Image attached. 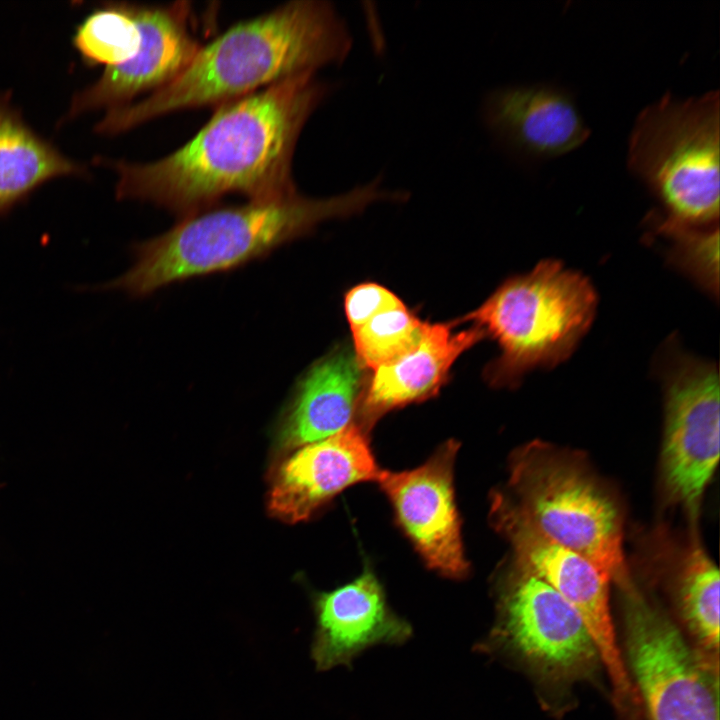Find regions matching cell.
Here are the masks:
<instances>
[{
  "instance_id": "obj_14",
  "label": "cell",
  "mask_w": 720,
  "mask_h": 720,
  "mask_svg": "<svg viewBox=\"0 0 720 720\" xmlns=\"http://www.w3.org/2000/svg\"><path fill=\"white\" fill-rule=\"evenodd\" d=\"M316 628L311 658L316 670L350 666L375 645H401L413 635L409 622L388 606L377 578L365 571L358 578L313 599Z\"/></svg>"
},
{
  "instance_id": "obj_13",
  "label": "cell",
  "mask_w": 720,
  "mask_h": 720,
  "mask_svg": "<svg viewBox=\"0 0 720 720\" xmlns=\"http://www.w3.org/2000/svg\"><path fill=\"white\" fill-rule=\"evenodd\" d=\"M368 433L353 422L298 449L279 467L269 494L272 515L288 523L308 519L347 487L380 474Z\"/></svg>"
},
{
  "instance_id": "obj_9",
  "label": "cell",
  "mask_w": 720,
  "mask_h": 720,
  "mask_svg": "<svg viewBox=\"0 0 720 720\" xmlns=\"http://www.w3.org/2000/svg\"><path fill=\"white\" fill-rule=\"evenodd\" d=\"M492 520L510 541L517 566L552 587L580 615L616 696L637 699L615 637L609 578L583 556L546 538L493 498Z\"/></svg>"
},
{
  "instance_id": "obj_16",
  "label": "cell",
  "mask_w": 720,
  "mask_h": 720,
  "mask_svg": "<svg viewBox=\"0 0 720 720\" xmlns=\"http://www.w3.org/2000/svg\"><path fill=\"white\" fill-rule=\"evenodd\" d=\"M452 329L450 324L426 322L417 346L375 369L363 387L355 423L368 433L389 411L437 394L457 358L485 336L475 326L459 332Z\"/></svg>"
},
{
  "instance_id": "obj_1",
  "label": "cell",
  "mask_w": 720,
  "mask_h": 720,
  "mask_svg": "<svg viewBox=\"0 0 720 720\" xmlns=\"http://www.w3.org/2000/svg\"><path fill=\"white\" fill-rule=\"evenodd\" d=\"M336 84L314 73L288 78L227 102L198 133L147 163L100 159L121 200L150 202L189 216L221 197L280 198L296 192L292 160L300 133Z\"/></svg>"
},
{
  "instance_id": "obj_2",
  "label": "cell",
  "mask_w": 720,
  "mask_h": 720,
  "mask_svg": "<svg viewBox=\"0 0 720 720\" xmlns=\"http://www.w3.org/2000/svg\"><path fill=\"white\" fill-rule=\"evenodd\" d=\"M352 44L347 24L330 2L290 1L201 46L171 83L138 102L108 110L94 130L115 135L172 112L218 107L288 78L342 64Z\"/></svg>"
},
{
  "instance_id": "obj_10",
  "label": "cell",
  "mask_w": 720,
  "mask_h": 720,
  "mask_svg": "<svg viewBox=\"0 0 720 720\" xmlns=\"http://www.w3.org/2000/svg\"><path fill=\"white\" fill-rule=\"evenodd\" d=\"M492 636L547 671L582 672L600 659L576 610L552 587L518 566L501 591Z\"/></svg>"
},
{
  "instance_id": "obj_8",
  "label": "cell",
  "mask_w": 720,
  "mask_h": 720,
  "mask_svg": "<svg viewBox=\"0 0 720 720\" xmlns=\"http://www.w3.org/2000/svg\"><path fill=\"white\" fill-rule=\"evenodd\" d=\"M662 473L668 495L698 513L719 460L720 397L716 366L686 354L668 359Z\"/></svg>"
},
{
  "instance_id": "obj_20",
  "label": "cell",
  "mask_w": 720,
  "mask_h": 720,
  "mask_svg": "<svg viewBox=\"0 0 720 720\" xmlns=\"http://www.w3.org/2000/svg\"><path fill=\"white\" fill-rule=\"evenodd\" d=\"M678 582L682 614L711 651L719 647V571L705 551L694 546L684 559Z\"/></svg>"
},
{
  "instance_id": "obj_15",
  "label": "cell",
  "mask_w": 720,
  "mask_h": 720,
  "mask_svg": "<svg viewBox=\"0 0 720 720\" xmlns=\"http://www.w3.org/2000/svg\"><path fill=\"white\" fill-rule=\"evenodd\" d=\"M483 120L500 140L529 155L554 157L582 145L590 130L571 97L552 86H511L488 94Z\"/></svg>"
},
{
  "instance_id": "obj_7",
  "label": "cell",
  "mask_w": 720,
  "mask_h": 720,
  "mask_svg": "<svg viewBox=\"0 0 720 720\" xmlns=\"http://www.w3.org/2000/svg\"><path fill=\"white\" fill-rule=\"evenodd\" d=\"M629 664L649 720H719L717 670L635 588L625 591Z\"/></svg>"
},
{
  "instance_id": "obj_23",
  "label": "cell",
  "mask_w": 720,
  "mask_h": 720,
  "mask_svg": "<svg viewBox=\"0 0 720 720\" xmlns=\"http://www.w3.org/2000/svg\"><path fill=\"white\" fill-rule=\"evenodd\" d=\"M405 306L387 288L376 283H363L350 289L344 301L345 313L351 331H354L376 315Z\"/></svg>"
},
{
  "instance_id": "obj_19",
  "label": "cell",
  "mask_w": 720,
  "mask_h": 720,
  "mask_svg": "<svg viewBox=\"0 0 720 720\" xmlns=\"http://www.w3.org/2000/svg\"><path fill=\"white\" fill-rule=\"evenodd\" d=\"M140 31L130 4L108 3L94 10L78 26L73 45L89 65L114 68L137 53Z\"/></svg>"
},
{
  "instance_id": "obj_3",
  "label": "cell",
  "mask_w": 720,
  "mask_h": 720,
  "mask_svg": "<svg viewBox=\"0 0 720 720\" xmlns=\"http://www.w3.org/2000/svg\"><path fill=\"white\" fill-rule=\"evenodd\" d=\"M408 194L382 186V177L326 198L297 191L240 206L201 211L166 233L137 245L133 266L107 287L149 294L175 281L225 271L269 253L310 232L319 223L362 212L381 201L401 202Z\"/></svg>"
},
{
  "instance_id": "obj_4",
  "label": "cell",
  "mask_w": 720,
  "mask_h": 720,
  "mask_svg": "<svg viewBox=\"0 0 720 720\" xmlns=\"http://www.w3.org/2000/svg\"><path fill=\"white\" fill-rule=\"evenodd\" d=\"M596 307V292L584 275L545 259L507 279L461 321L473 322L500 347L486 368L488 382L512 387L527 372L566 360L590 328Z\"/></svg>"
},
{
  "instance_id": "obj_17",
  "label": "cell",
  "mask_w": 720,
  "mask_h": 720,
  "mask_svg": "<svg viewBox=\"0 0 720 720\" xmlns=\"http://www.w3.org/2000/svg\"><path fill=\"white\" fill-rule=\"evenodd\" d=\"M362 368L345 347L316 361L300 379L283 418L281 444L297 448L350 425L364 387Z\"/></svg>"
},
{
  "instance_id": "obj_18",
  "label": "cell",
  "mask_w": 720,
  "mask_h": 720,
  "mask_svg": "<svg viewBox=\"0 0 720 720\" xmlns=\"http://www.w3.org/2000/svg\"><path fill=\"white\" fill-rule=\"evenodd\" d=\"M87 174L86 167L36 134L9 96L0 94V212L51 179Z\"/></svg>"
},
{
  "instance_id": "obj_21",
  "label": "cell",
  "mask_w": 720,
  "mask_h": 720,
  "mask_svg": "<svg viewBox=\"0 0 720 720\" xmlns=\"http://www.w3.org/2000/svg\"><path fill=\"white\" fill-rule=\"evenodd\" d=\"M425 323L405 306L376 315L352 331L357 361L374 371L397 360L417 346Z\"/></svg>"
},
{
  "instance_id": "obj_6",
  "label": "cell",
  "mask_w": 720,
  "mask_h": 720,
  "mask_svg": "<svg viewBox=\"0 0 720 720\" xmlns=\"http://www.w3.org/2000/svg\"><path fill=\"white\" fill-rule=\"evenodd\" d=\"M719 92L678 99L667 93L638 115L628 167L682 223L719 216Z\"/></svg>"
},
{
  "instance_id": "obj_5",
  "label": "cell",
  "mask_w": 720,
  "mask_h": 720,
  "mask_svg": "<svg viewBox=\"0 0 720 720\" xmlns=\"http://www.w3.org/2000/svg\"><path fill=\"white\" fill-rule=\"evenodd\" d=\"M555 543L583 556L624 591L634 587L615 498L567 455L533 443L512 459L509 492L493 496Z\"/></svg>"
},
{
  "instance_id": "obj_11",
  "label": "cell",
  "mask_w": 720,
  "mask_h": 720,
  "mask_svg": "<svg viewBox=\"0 0 720 720\" xmlns=\"http://www.w3.org/2000/svg\"><path fill=\"white\" fill-rule=\"evenodd\" d=\"M130 9L141 35L137 53L123 65L105 69L94 83L76 93L63 121L94 110L119 108L144 92L163 88L189 66L199 51L188 2L164 6L130 4Z\"/></svg>"
},
{
  "instance_id": "obj_22",
  "label": "cell",
  "mask_w": 720,
  "mask_h": 720,
  "mask_svg": "<svg viewBox=\"0 0 720 720\" xmlns=\"http://www.w3.org/2000/svg\"><path fill=\"white\" fill-rule=\"evenodd\" d=\"M655 231L673 241V259L711 292L718 291V229L699 231L669 216H652Z\"/></svg>"
},
{
  "instance_id": "obj_12",
  "label": "cell",
  "mask_w": 720,
  "mask_h": 720,
  "mask_svg": "<svg viewBox=\"0 0 720 720\" xmlns=\"http://www.w3.org/2000/svg\"><path fill=\"white\" fill-rule=\"evenodd\" d=\"M458 443L449 440L421 466L380 471L377 478L396 518L427 565L450 578L468 572L455 504L453 470Z\"/></svg>"
}]
</instances>
